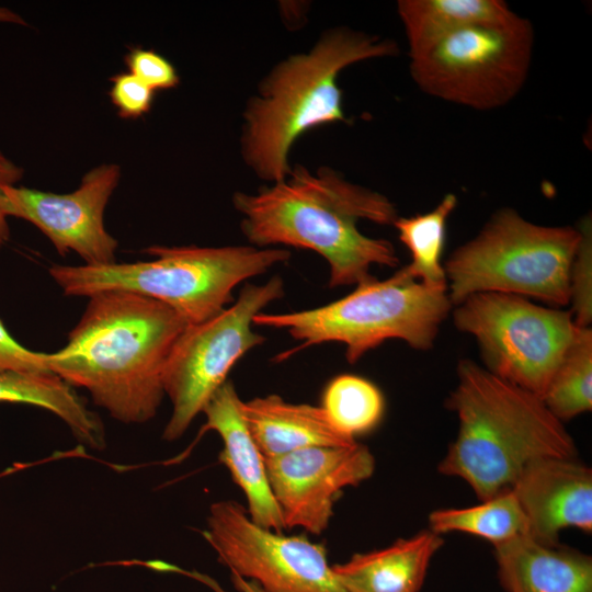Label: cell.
I'll return each instance as SVG.
<instances>
[{
    "mask_svg": "<svg viewBox=\"0 0 592 592\" xmlns=\"http://www.w3.org/2000/svg\"><path fill=\"white\" fill-rule=\"evenodd\" d=\"M0 403H21L58 417L83 446L103 449L105 429L72 386L52 372H0Z\"/></svg>",
    "mask_w": 592,
    "mask_h": 592,
    "instance_id": "cell-20",
    "label": "cell"
},
{
    "mask_svg": "<svg viewBox=\"0 0 592 592\" xmlns=\"http://www.w3.org/2000/svg\"><path fill=\"white\" fill-rule=\"evenodd\" d=\"M453 321L476 338L486 369L539 398L579 328L571 311L499 292L467 296Z\"/></svg>",
    "mask_w": 592,
    "mask_h": 592,
    "instance_id": "cell-8",
    "label": "cell"
},
{
    "mask_svg": "<svg viewBox=\"0 0 592 592\" xmlns=\"http://www.w3.org/2000/svg\"><path fill=\"white\" fill-rule=\"evenodd\" d=\"M320 407L340 432L355 439L377 426L384 415L385 399L368 379L342 374L328 383Z\"/></svg>",
    "mask_w": 592,
    "mask_h": 592,
    "instance_id": "cell-24",
    "label": "cell"
},
{
    "mask_svg": "<svg viewBox=\"0 0 592 592\" xmlns=\"http://www.w3.org/2000/svg\"><path fill=\"white\" fill-rule=\"evenodd\" d=\"M109 95L124 119H136L149 112L155 91L129 72L116 73L110 78Z\"/></svg>",
    "mask_w": 592,
    "mask_h": 592,
    "instance_id": "cell-27",
    "label": "cell"
},
{
    "mask_svg": "<svg viewBox=\"0 0 592 592\" xmlns=\"http://www.w3.org/2000/svg\"><path fill=\"white\" fill-rule=\"evenodd\" d=\"M124 60L128 72L153 91L172 89L179 84L180 79L174 66L152 49L133 47Z\"/></svg>",
    "mask_w": 592,
    "mask_h": 592,
    "instance_id": "cell-26",
    "label": "cell"
},
{
    "mask_svg": "<svg viewBox=\"0 0 592 592\" xmlns=\"http://www.w3.org/2000/svg\"><path fill=\"white\" fill-rule=\"evenodd\" d=\"M451 308L447 289L429 287L402 267L384 281L371 275L346 296L314 309L260 312L253 325L286 330L303 341L299 349L343 343L345 357L353 364L391 339L417 350L431 349Z\"/></svg>",
    "mask_w": 592,
    "mask_h": 592,
    "instance_id": "cell-6",
    "label": "cell"
},
{
    "mask_svg": "<svg viewBox=\"0 0 592 592\" xmlns=\"http://www.w3.org/2000/svg\"><path fill=\"white\" fill-rule=\"evenodd\" d=\"M442 545L441 535L425 530L382 549L354 554L332 570L348 592H419Z\"/></svg>",
    "mask_w": 592,
    "mask_h": 592,
    "instance_id": "cell-18",
    "label": "cell"
},
{
    "mask_svg": "<svg viewBox=\"0 0 592 592\" xmlns=\"http://www.w3.org/2000/svg\"><path fill=\"white\" fill-rule=\"evenodd\" d=\"M49 372L45 353L27 349L18 342L0 319V372Z\"/></svg>",
    "mask_w": 592,
    "mask_h": 592,
    "instance_id": "cell-28",
    "label": "cell"
},
{
    "mask_svg": "<svg viewBox=\"0 0 592 592\" xmlns=\"http://www.w3.org/2000/svg\"><path fill=\"white\" fill-rule=\"evenodd\" d=\"M24 177V169L0 150V250L10 239L8 217L1 206L2 186L16 185Z\"/></svg>",
    "mask_w": 592,
    "mask_h": 592,
    "instance_id": "cell-29",
    "label": "cell"
},
{
    "mask_svg": "<svg viewBox=\"0 0 592 592\" xmlns=\"http://www.w3.org/2000/svg\"><path fill=\"white\" fill-rule=\"evenodd\" d=\"M511 491L528 525V536L557 545L560 531L592 533V470L576 458H543L520 474Z\"/></svg>",
    "mask_w": 592,
    "mask_h": 592,
    "instance_id": "cell-14",
    "label": "cell"
},
{
    "mask_svg": "<svg viewBox=\"0 0 592 592\" xmlns=\"http://www.w3.org/2000/svg\"><path fill=\"white\" fill-rule=\"evenodd\" d=\"M194 577L200 581L212 588L215 592H226L221 587L214 581L210 577L194 573ZM231 582L238 592H265L258 583L251 580H247L236 573H231Z\"/></svg>",
    "mask_w": 592,
    "mask_h": 592,
    "instance_id": "cell-30",
    "label": "cell"
},
{
    "mask_svg": "<svg viewBox=\"0 0 592 592\" xmlns=\"http://www.w3.org/2000/svg\"><path fill=\"white\" fill-rule=\"evenodd\" d=\"M202 534L230 573L254 581L265 592H348L323 544L262 527L234 500L210 504Z\"/></svg>",
    "mask_w": 592,
    "mask_h": 592,
    "instance_id": "cell-11",
    "label": "cell"
},
{
    "mask_svg": "<svg viewBox=\"0 0 592 592\" xmlns=\"http://www.w3.org/2000/svg\"><path fill=\"white\" fill-rule=\"evenodd\" d=\"M581 238L569 274L570 303L574 323L587 328L592 321V231L591 219L580 224Z\"/></svg>",
    "mask_w": 592,
    "mask_h": 592,
    "instance_id": "cell-25",
    "label": "cell"
},
{
    "mask_svg": "<svg viewBox=\"0 0 592 592\" xmlns=\"http://www.w3.org/2000/svg\"><path fill=\"white\" fill-rule=\"evenodd\" d=\"M119 180L117 163H102L70 193L2 186L1 206L8 218L35 226L60 255L75 252L86 265L110 264L116 261L118 242L105 229L104 212Z\"/></svg>",
    "mask_w": 592,
    "mask_h": 592,
    "instance_id": "cell-12",
    "label": "cell"
},
{
    "mask_svg": "<svg viewBox=\"0 0 592 592\" xmlns=\"http://www.w3.org/2000/svg\"><path fill=\"white\" fill-rule=\"evenodd\" d=\"M505 592H592V558L528 535L493 546Z\"/></svg>",
    "mask_w": 592,
    "mask_h": 592,
    "instance_id": "cell-16",
    "label": "cell"
},
{
    "mask_svg": "<svg viewBox=\"0 0 592 592\" xmlns=\"http://www.w3.org/2000/svg\"><path fill=\"white\" fill-rule=\"evenodd\" d=\"M239 408L262 455L274 457L315 446H350L321 407L292 403L278 395L240 400Z\"/></svg>",
    "mask_w": 592,
    "mask_h": 592,
    "instance_id": "cell-17",
    "label": "cell"
},
{
    "mask_svg": "<svg viewBox=\"0 0 592 592\" xmlns=\"http://www.w3.org/2000/svg\"><path fill=\"white\" fill-rule=\"evenodd\" d=\"M446 407L458 432L437 469L466 481L480 501L510 490L533 462L576 458L573 439L542 398L468 358L457 365Z\"/></svg>",
    "mask_w": 592,
    "mask_h": 592,
    "instance_id": "cell-3",
    "label": "cell"
},
{
    "mask_svg": "<svg viewBox=\"0 0 592 592\" xmlns=\"http://www.w3.org/2000/svg\"><path fill=\"white\" fill-rule=\"evenodd\" d=\"M240 400L234 384L227 380L203 409L205 422L198 437L208 431L220 436L223 449L218 459L243 492L250 519L262 527L283 532L285 526L269 483L265 458L241 415Z\"/></svg>",
    "mask_w": 592,
    "mask_h": 592,
    "instance_id": "cell-15",
    "label": "cell"
},
{
    "mask_svg": "<svg viewBox=\"0 0 592 592\" xmlns=\"http://www.w3.org/2000/svg\"><path fill=\"white\" fill-rule=\"evenodd\" d=\"M534 39L531 22L520 15L505 24L473 26L410 59V76L431 96L478 111L494 110L524 86Z\"/></svg>",
    "mask_w": 592,
    "mask_h": 592,
    "instance_id": "cell-9",
    "label": "cell"
},
{
    "mask_svg": "<svg viewBox=\"0 0 592 592\" xmlns=\"http://www.w3.org/2000/svg\"><path fill=\"white\" fill-rule=\"evenodd\" d=\"M561 422L592 408V331H578L557 366L542 398Z\"/></svg>",
    "mask_w": 592,
    "mask_h": 592,
    "instance_id": "cell-23",
    "label": "cell"
},
{
    "mask_svg": "<svg viewBox=\"0 0 592 592\" xmlns=\"http://www.w3.org/2000/svg\"><path fill=\"white\" fill-rule=\"evenodd\" d=\"M398 44L348 26L323 31L304 53L274 65L243 110L240 153L246 166L269 183L284 180L294 143L323 124L346 122L338 76L367 59L394 57Z\"/></svg>",
    "mask_w": 592,
    "mask_h": 592,
    "instance_id": "cell-4",
    "label": "cell"
},
{
    "mask_svg": "<svg viewBox=\"0 0 592 592\" xmlns=\"http://www.w3.org/2000/svg\"><path fill=\"white\" fill-rule=\"evenodd\" d=\"M410 59L418 58L447 36L477 25L505 24L517 14L501 0H399Z\"/></svg>",
    "mask_w": 592,
    "mask_h": 592,
    "instance_id": "cell-19",
    "label": "cell"
},
{
    "mask_svg": "<svg viewBox=\"0 0 592 592\" xmlns=\"http://www.w3.org/2000/svg\"><path fill=\"white\" fill-rule=\"evenodd\" d=\"M265 467L285 530L301 527L319 535L328 527L343 490L372 477L375 458L368 447L356 442L267 457Z\"/></svg>",
    "mask_w": 592,
    "mask_h": 592,
    "instance_id": "cell-13",
    "label": "cell"
},
{
    "mask_svg": "<svg viewBox=\"0 0 592 592\" xmlns=\"http://www.w3.org/2000/svg\"><path fill=\"white\" fill-rule=\"evenodd\" d=\"M579 227L543 226L502 208L444 266L452 305L480 292L536 298L549 307L570 303V266Z\"/></svg>",
    "mask_w": 592,
    "mask_h": 592,
    "instance_id": "cell-7",
    "label": "cell"
},
{
    "mask_svg": "<svg viewBox=\"0 0 592 592\" xmlns=\"http://www.w3.org/2000/svg\"><path fill=\"white\" fill-rule=\"evenodd\" d=\"M144 252L151 259L104 265L55 264L48 273L66 296L133 293L164 304L189 326L220 314L235 301L237 285L291 257L286 249L253 246H151Z\"/></svg>",
    "mask_w": 592,
    "mask_h": 592,
    "instance_id": "cell-5",
    "label": "cell"
},
{
    "mask_svg": "<svg viewBox=\"0 0 592 592\" xmlns=\"http://www.w3.org/2000/svg\"><path fill=\"white\" fill-rule=\"evenodd\" d=\"M88 299L67 343L45 353L46 367L86 389L116 421L146 423L164 397V367L187 325L170 307L137 294L103 292Z\"/></svg>",
    "mask_w": 592,
    "mask_h": 592,
    "instance_id": "cell-2",
    "label": "cell"
},
{
    "mask_svg": "<svg viewBox=\"0 0 592 592\" xmlns=\"http://www.w3.org/2000/svg\"><path fill=\"white\" fill-rule=\"evenodd\" d=\"M284 295L273 276L261 285L246 284L235 301L217 316L182 331L163 373L164 396L172 405L164 441L180 439L213 395L227 382L235 364L265 338L253 331V318Z\"/></svg>",
    "mask_w": 592,
    "mask_h": 592,
    "instance_id": "cell-10",
    "label": "cell"
},
{
    "mask_svg": "<svg viewBox=\"0 0 592 592\" xmlns=\"http://www.w3.org/2000/svg\"><path fill=\"white\" fill-rule=\"evenodd\" d=\"M429 530L481 537L493 546L528 535L524 512L510 490L468 508L437 509L429 515Z\"/></svg>",
    "mask_w": 592,
    "mask_h": 592,
    "instance_id": "cell-21",
    "label": "cell"
},
{
    "mask_svg": "<svg viewBox=\"0 0 592 592\" xmlns=\"http://www.w3.org/2000/svg\"><path fill=\"white\" fill-rule=\"evenodd\" d=\"M0 23L27 26L29 23L15 11L0 5Z\"/></svg>",
    "mask_w": 592,
    "mask_h": 592,
    "instance_id": "cell-31",
    "label": "cell"
},
{
    "mask_svg": "<svg viewBox=\"0 0 592 592\" xmlns=\"http://www.w3.org/2000/svg\"><path fill=\"white\" fill-rule=\"evenodd\" d=\"M240 228L258 248L284 244L308 249L328 263L330 287L356 285L371 276L372 265L396 267L399 258L389 240L365 236L357 221L392 225L398 217L385 195L345 180L321 167L315 173L301 164L287 177L255 193L236 192Z\"/></svg>",
    "mask_w": 592,
    "mask_h": 592,
    "instance_id": "cell-1",
    "label": "cell"
},
{
    "mask_svg": "<svg viewBox=\"0 0 592 592\" xmlns=\"http://www.w3.org/2000/svg\"><path fill=\"white\" fill-rule=\"evenodd\" d=\"M456 205L457 196L448 193L432 210L409 217L398 216L392 224L399 240L411 254V262L403 269L429 287L447 289L441 260L447 219Z\"/></svg>",
    "mask_w": 592,
    "mask_h": 592,
    "instance_id": "cell-22",
    "label": "cell"
}]
</instances>
